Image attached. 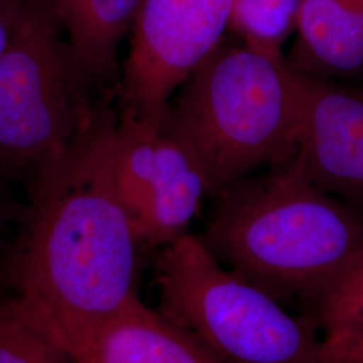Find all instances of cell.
<instances>
[{"mask_svg": "<svg viewBox=\"0 0 363 363\" xmlns=\"http://www.w3.org/2000/svg\"><path fill=\"white\" fill-rule=\"evenodd\" d=\"M142 0H52L58 23L78 64L94 85L117 74V54Z\"/></svg>", "mask_w": 363, "mask_h": 363, "instance_id": "11", "label": "cell"}, {"mask_svg": "<svg viewBox=\"0 0 363 363\" xmlns=\"http://www.w3.org/2000/svg\"><path fill=\"white\" fill-rule=\"evenodd\" d=\"M26 0H0V54L6 49Z\"/></svg>", "mask_w": 363, "mask_h": 363, "instance_id": "17", "label": "cell"}, {"mask_svg": "<svg viewBox=\"0 0 363 363\" xmlns=\"http://www.w3.org/2000/svg\"><path fill=\"white\" fill-rule=\"evenodd\" d=\"M85 363L223 362L138 296L105 325Z\"/></svg>", "mask_w": 363, "mask_h": 363, "instance_id": "10", "label": "cell"}, {"mask_svg": "<svg viewBox=\"0 0 363 363\" xmlns=\"http://www.w3.org/2000/svg\"><path fill=\"white\" fill-rule=\"evenodd\" d=\"M116 124L101 105L58 160L27 186L28 202L1 262L6 294L58 337L78 363L139 296L145 247L109 169Z\"/></svg>", "mask_w": 363, "mask_h": 363, "instance_id": "1", "label": "cell"}, {"mask_svg": "<svg viewBox=\"0 0 363 363\" xmlns=\"http://www.w3.org/2000/svg\"><path fill=\"white\" fill-rule=\"evenodd\" d=\"M303 0H232L229 27L242 45L273 57L283 55V45L298 25Z\"/></svg>", "mask_w": 363, "mask_h": 363, "instance_id": "13", "label": "cell"}, {"mask_svg": "<svg viewBox=\"0 0 363 363\" xmlns=\"http://www.w3.org/2000/svg\"><path fill=\"white\" fill-rule=\"evenodd\" d=\"M0 363H78L65 345L13 296L0 295Z\"/></svg>", "mask_w": 363, "mask_h": 363, "instance_id": "12", "label": "cell"}, {"mask_svg": "<svg viewBox=\"0 0 363 363\" xmlns=\"http://www.w3.org/2000/svg\"><path fill=\"white\" fill-rule=\"evenodd\" d=\"M213 199L198 238L220 265L277 301L316 306L363 252L362 213L315 186L294 156Z\"/></svg>", "mask_w": 363, "mask_h": 363, "instance_id": "2", "label": "cell"}, {"mask_svg": "<svg viewBox=\"0 0 363 363\" xmlns=\"http://www.w3.org/2000/svg\"><path fill=\"white\" fill-rule=\"evenodd\" d=\"M303 101L304 77L284 55L220 42L174 94L159 127L194 154L214 198L295 155Z\"/></svg>", "mask_w": 363, "mask_h": 363, "instance_id": "3", "label": "cell"}, {"mask_svg": "<svg viewBox=\"0 0 363 363\" xmlns=\"http://www.w3.org/2000/svg\"><path fill=\"white\" fill-rule=\"evenodd\" d=\"M311 363H363V331L320 337Z\"/></svg>", "mask_w": 363, "mask_h": 363, "instance_id": "15", "label": "cell"}, {"mask_svg": "<svg viewBox=\"0 0 363 363\" xmlns=\"http://www.w3.org/2000/svg\"><path fill=\"white\" fill-rule=\"evenodd\" d=\"M288 65L307 77H363V0H303Z\"/></svg>", "mask_w": 363, "mask_h": 363, "instance_id": "9", "label": "cell"}, {"mask_svg": "<svg viewBox=\"0 0 363 363\" xmlns=\"http://www.w3.org/2000/svg\"><path fill=\"white\" fill-rule=\"evenodd\" d=\"M109 169L117 198L145 250L189 233L208 196L198 159L159 125L120 118L109 136Z\"/></svg>", "mask_w": 363, "mask_h": 363, "instance_id": "7", "label": "cell"}, {"mask_svg": "<svg viewBox=\"0 0 363 363\" xmlns=\"http://www.w3.org/2000/svg\"><path fill=\"white\" fill-rule=\"evenodd\" d=\"M323 337H337L363 331V252L316 304Z\"/></svg>", "mask_w": 363, "mask_h": 363, "instance_id": "14", "label": "cell"}, {"mask_svg": "<svg viewBox=\"0 0 363 363\" xmlns=\"http://www.w3.org/2000/svg\"><path fill=\"white\" fill-rule=\"evenodd\" d=\"M156 256V311L222 362L313 361L320 339L310 325L220 265L198 235L183 234Z\"/></svg>", "mask_w": 363, "mask_h": 363, "instance_id": "5", "label": "cell"}, {"mask_svg": "<svg viewBox=\"0 0 363 363\" xmlns=\"http://www.w3.org/2000/svg\"><path fill=\"white\" fill-rule=\"evenodd\" d=\"M232 0H142L118 84L121 120L160 125L171 99L222 42Z\"/></svg>", "mask_w": 363, "mask_h": 363, "instance_id": "6", "label": "cell"}, {"mask_svg": "<svg viewBox=\"0 0 363 363\" xmlns=\"http://www.w3.org/2000/svg\"><path fill=\"white\" fill-rule=\"evenodd\" d=\"M61 30L52 0H26L0 54V171L27 186L101 106Z\"/></svg>", "mask_w": 363, "mask_h": 363, "instance_id": "4", "label": "cell"}, {"mask_svg": "<svg viewBox=\"0 0 363 363\" xmlns=\"http://www.w3.org/2000/svg\"><path fill=\"white\" fill-rule=\"evenodd\" d=\"M304 77L295 160L325 193L363 213V88Z\"/></svg>", "mask_w": 363, "mask_h": 363, "instance_id": "8", "label": "cell"}, {"mask_svg": "<svg viewBox=\"0 0 363 363\" xmlns=\"http://www.w3.org/2000/svg\"><path fill=\"white\" fill-rule=\"evenodd\" d=\"M23 211L25 206L13 202L0 183V245L1 242H4L6 234L11 232L13 226H18L23 216Z\"/></svg>", "mask_w": 363, "mask_h": 363, "instance_id": "16", "label": "cell"}]
</instances>
